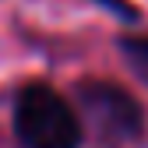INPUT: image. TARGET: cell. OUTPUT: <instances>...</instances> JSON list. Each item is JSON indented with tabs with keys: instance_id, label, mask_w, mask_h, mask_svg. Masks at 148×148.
Listing matches in <instances>:
<instances>
[{
	"instance_id": "cell-1",
	"label": "cell",
	"mask_w": 148,
	"mask_h": 148,
	"mask_svg": "<svg viewBox=\"0 0 148 148\" xmlns=\"http://www.w3.org/2000/svg\"><path fill=\"white\" fill-rule=\"evenodd\" d=\"M11 127L21 148H81L85 141L74 102L46 81H25L18 88Z\"/></svg>"
},
{
	"instance_id": "cell-2",
	"label": "cell",
	"mask_w": 148,
	"mask_h": 148,
	"mask_svg": "<svg viewBox=\"0 0 148 148\" xmlns=\"http://www.w3.org/2000/svg\"><path fill=\"white\" fill-rule=\"evenodd\" d=\"M74 109H81V123L88 120L92 131L106 141H141L145 138V109L141 102L116 81H99L88 78L74 92Z\"/></svg>"
},
{
	"instance_id": "cell-3",
	"label": "cell",
	"mask_w": 148,
	"mask_h": 148,
	"mask_svg": "<svg viewBox=\"0 0 148 148\" xmlns=\"http://www.w3.org/2000/svg\"><path fill=\"white\" fill-rule=\"evenodd\" d=\"M123 64L134 71V78L148 85V35H120L116 39Z\"/></svg>"
},
{
	"instance_id": "cell-4",
	"label": "cell",
	"mask_w": 148,
	"mask_h": 148,
	"mask_svg": "<svg viewBox=\"0 0 148 148\" xmlns=\"http://www.w3.org/2000/svg\"><path fill=\"white\" fill-rule=\"evenodd\" d=\"M92 4H99V7H106V11H113V14H120L123 21H134V18H138L134 4H127V0H92Z\"/></svg>"
}]
</instances>
